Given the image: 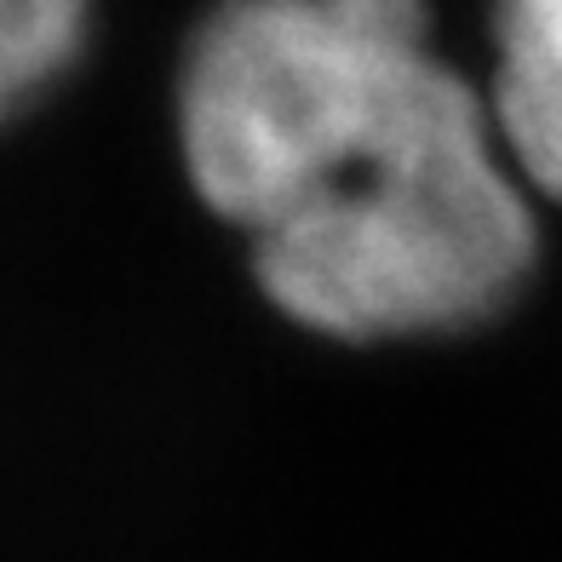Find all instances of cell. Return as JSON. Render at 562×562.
I'll return each mask as SVG.
<instances>
[{"mask_svg": "<svg viewBox=\"0 0 562 562\" xmlns=\"http://www.w3.org/2000/svg\"><path fill=\"white\" fill-rule=\"evenodd\" d=\"M178 149L311 334H459L533 270L528 190L430 0H218L178 75Z\"/></svg>", "mask_w": 562, "mask_h": 562, "instance_id": "6da1fadb", "label": "cell"}, {"mask_svg": "<svg viewBox=\"0 0 562 562\" xmlns=\"http://www.w3.org/2000/svg\"><path fill=\"white\" fill-rule=\"evenodd\" d=\"M488 115L522 190L562 201V0H494Z\"/></svg>", "mask_w": 562, "mask_h": 562, "instance_id": "7a4b0ae2", "label": "cell"}]
</instances>
